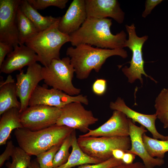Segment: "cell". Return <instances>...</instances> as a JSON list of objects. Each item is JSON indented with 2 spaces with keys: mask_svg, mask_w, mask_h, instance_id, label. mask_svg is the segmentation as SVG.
I'll return each instance as SVG.
<instances>
[{
  "mask_svg": "<svg viewBox=\"0 0 168 168\" xmlns=\"http://www.w3.org/2000/svg\"><path fill=\"white\" fill-rule=\"evenodd\" d=\"M27 168H41L37 161H32Z\"/></svg>",
  "mask_w": 168,
  "mask_h": 168,
  "instance_id": "74e56055",
  "label": "cell"
},
{
  "mask_svg": "<svg viewBox=\"0 0 168 168\" xmlns=\"http://www.w3.org/2000/svg\"><path fill=\"white\" fill-rule=\"evenodd\" d=\"M162 0H147L145 2V9L142 14V16L146 17L150 14L152 10L158 4L161 3Z\"/></svg>",
  "mask_w": 168,
  "mask_h": 168,
  "instance_id": "836d02e7",
  "label": "cell"
},
{
  "mask_svg": "<svg viewBox=\"0 0 168 168\" xmlns=\"http://www.w3.org/2000/svg\"><path fill=\"white\" fill-rule=\"evenodd\" d=\"M135 155L125 152L122 159L124 163L129 164L133 163L135 158Z\"/></svg>",
  "mask_w": 168,
  "mask_h": 168,
  "instance_id": "d590c367",
  "label": "cell"
},
{
  "mask_svg": "<svg viewBox=\"0 0 168 168\" xmlns=\"http://www.w3.org/2000/svg\"><path fill=\"white\" fill-rule=\"evenodd\" d=\"M17 97L16 83L9 75L7 80L0 84V115L11 108H16L20 110L21 104Z\"/></svg>",
  "mask_w": 168,
  "mask_h": 168,
  "instance_id": "d6986e66",
  "label": "cell"
},
{
  "mask_svg": "<svg viewBox=\"0 0 168 168\" xmlns=\"http://www.w3.org/2000/svg\"><path fill=\"white\" fill-rule=\"evenodd\" d=\"M87 18L85 0H73L65 14L60 17L58 29L69 35L77 30Z\"/></svg>",
  "mask_w": 168,
  "mask_h": 168,
  "instance_id": "e0dca14e",
  "label": "cell"
},
{
  "mask_svg": "<svg viewBox=\"0 0 168 168\" xmlns=\"http://www.w3.org/2000/svg\"><path fill=\"white\" fill-rule=\"evenodd\" d=\"M109 106L111 110L122 112L133 123L138 122L144 127L151 133L153 138L164 141L165 136L158 133L156 127L155 121L157 117L155 113L147 114L134 110L127 106L120 97H118L114 102L111 101Z\"/></svg>",
  "mask_w": 168,
  "mask_h": 168,
  "instance_id": "ac0fdd59",
  "label": "cell"
},
{
  "mask_svg": "<svg viewBox=\"0 0 168 168\" xmlns=\"http://www.w3.org/2000/svg\"><path fill=\"white\" fill-rule=\"evenodd\" d=\"M61 113V109L43 105L28 107L20 113L21 123L24 128L32 131L41 130L56 124Z\"/></svg>",
  "mask_w": 168,
  "mask_h": 168,
  "instance_id": "ba28073f",
  "label": "cell"
},
{
  "mask_svg": "<svg viewBox=\"0 0 168 168\" xmlns=\"http://www.w3.org/2000/svg\"><path fill=\"white\" fill-rule=\"evenodd\" d=\"M125 152L119 149H115L112 151L113 156L118 160H122Z\"/></svg>",
  "mask_w": 168,
  "mask_h": 168,
  "instance_id": "8d00e7d4",
  "label": "cell"
},
{
  "mask_svg": "<svg viewBox=\"0 0 168 168\" xmlns=\"http://www.w3.org/2000/svg\"><path fill=\"white\" fill-rule=\"evenodd\" d=\"M77 141L85 153L102 161L113 157L112 151L115 149H120L126 152L131 147L129 136L95 137L79 135Z\"/></svg>",
  "mask_w": 168,
  "mask_h": 168,
  "instance_id": "8992f818",
  "label": "cell"
},
{
  "mask_svg": "<svg viewBox=\"0 0 168 168\" xmlns=\"http://www.w3.org/2000/svg\"><path fill=\"white\" fill-rule=\"evenodd\" d=\"M164 141H168V136H165Z\"/></svg>",
  "mask_w": 168,
  "mask_h": 168,
  "instance_id": "f35d334b",
  "label": "cell"
},
{
  "mask_svg": "<svg viewBox=\"0 0 168 168\" xmlns=\"http://www.w3.org/2000/svg\"><path fill=\"white\" fill-rule=\"evenodd\" d=\"M154 107L158 119L164 128H168V88H164L156 98Z\"/></svg>",
  "mask_w": 168,
  "mask_h": 168,
  "instance_id": "d4e9b609",
  "label": "cell"
},
{
  "mask_svg": "<svg viewBox=\"0 0 168 168\" xmlns=\"http://www.w3.org/2000/svg\"><path fill=\"white\" fill-rule=\"evenodd\" d=\"M98 120L91 111L86 110L81 102H76L69 103L61 108V113L56 124L86 133L88 132L89 126Z\"/></svg>",
  "mask_w": 168,
  "mask_h": 168,
  "instance_id": "9c48e42d",
  "label": "cell"
},
{
  "mask_svg": "<svg viewBox=\"0 0 168 168\" xmlns=\"http://www.w3.org/2000/svg\"><path fill=\"white\" fill-rule=\"evenodd\" d=\"M124 163L122 160L117 159L114 157L99 163L96 164H86L82 165L77 168H110Z\"/></svg>",
  "mask_w": 168,
  "mask_h": 168,
  "instance_id": "f546056e",
  "label": "cell"
},
{
  "mask_svg": "<svg viewBox=\"0 0 168 168\" xmlns=\"http://www.w3.org/2000/svg\"><path fill=\"white\" fill-rule=\"evenodd\" d=\"M87 18L110 17L119 24L124 21L125 13L117 0H85Z\"/></svg>",
  "mask_w": 168,
  "mask_h": 168,
  "instance_id": "2e32d148",
  "label": "cell"
},
{
  "mask_svg": "<svg viewBox=\"0 0 168 168\" xmlns=\"http://www.w3.org/2000/svg\"><path fill=\"white\" fill-rule=\"evenodd\" d=\"M16 21L19 45L24 44L39 32L33 23L22 12L19 7L17 11Z\"/></svg>",
  "mask_w": 168,
  "mask_h": 168,
  "instance_id": "603a6c76",
  "label": "cell"
},
{
  "mask_svg": "<svg viewBox=\"0 0 168 168\" xmlns=\"http://www.w3.org/2000/svg\"><path fill=\"white\" fill-rule=\"evenodd\" d=\"M23 128L21 123L19 109L11 108L3 113L0 120V146L6 143L13 130Z\"/></svg>",
  "mask_w": 168,
  "mask_h": 168,
  "instance_id": "ffe728a7",
  "label": "cell"
},
{
  "mask_svg": "<svg viewBox=\"0 0 168 168\" xmlns=\"http://www.w3.org/2000/svg\"><path fill=\"white\" fill-rule=\"evenodd\" d=\"M129 137L131 143L130 149L126 152L133 153L139 157L146 168H154L161 166L165 163L163 159L152 157L147 152L142 140V135L147 130L141 125H136L132 120L128 119Z\"/></svg>",
  "mask_w": 168,
  "mask_h": 168,
  "instance_id": "5bb4252c",
  "label": "cell"
},
{
  "mask_svg": "<svg viewBox=\"0 0 168 168\" xmlns=\"http://www.w3.org/2000/svg\"><path fill=\"white\" fill-rule=\"evenodd\" d=\"M72 138L73 131L64 140L55 154L53 161L54 168L59 167L67 161L70 154L69 152V149L72 145Z\"/></svg>",
  "mask_w": 168,
  "mask_h": 168,
  "instance_id": "4316f807",
  "label": "cell"
},
{
  "mask_svg": "<svg viewBox=\"0 0 168 168\" xmlns=\"http://www.w3.org/2000/svg\"><path fill=\"white\" fill-rule=\"evenodd\" d=\"M82 137H126L129 136L128 119L122 112L114 110L110 118L97 128L89 129Z\"/></svg>",
  "mask_w": 168,
  "mask_h": 168,
  "instance_id": "4fadbf2b",
  "label": "cell"
},
{
  "mask_svg": "<svg viewBox=\"0 0 168 168\" xmlns=\"http://www.w3.org/2000/svg\"><path fill=\"white\" fill-rule=\"evenodd\" d=\"M110 168H146L143 163L138 161L131 164L123 163Z\"/></svg>",
  "mask_w": 168,
  "mask_h": 168,
  "instance_id": "e575fe53",
  "label": "cell"
},
{
  "mask_svg": "<svg viewBox=\"0 0 168 168\" xmlns=\"http://www.w3.org/2000/svg\"><path fill=\"white\" fill-rule=\"evenodd\" d=\"M72 151L67 161L63 165L56 168H71L86 164H96L102 162L85 153L79 146L75 129L73 131Z\"/></svg>",
  "mask_w": 168,
  "mask_h": 168,
  "instance_id": "7402d4cb",
  "label": "cell"
},
{
  "mask_svg": "<svg viewBox=\"0 0 168 168\" xmlns=\"http://www.w3.org/2000/svg\"><path fill=\"white\" fill-rule=\"evenodd\" d=\"M128 34V39L125 44V47L128 48L132 51V57L129 62V67L125 66L122 68V71L127 77L128 82L132 83L137 79L142 84V75L149 77L156 83L157 82L152 77L147 75L144 68V61L143 58L142 49L143 44L148 38V36L145 35L141 37L137 35L135 24L132 23L129 26H125Z\"/></svg>",
  "mask_w": 168,
  "mask_h": 168,
  "instance_id": "52a82bcc",
  "label": "cell"
},
{
  "mask_svg": "<svg viewBox=\"0 0 168 168\" xmlns=\"http://www.w3.org/2000/svg\"><path fill=\"white\" fill-rule=\"evenodd\" d=\"M66 54L70 58L76 77L79 80L88 78L93 70L99 72L106 60L110 57L118 56L125 58L128 56L127 51L124 49H103L87 44L69 47L67 49Z\"/></svg>",
  "mask_w": 168,
  "mask_h": 168,
  "instance_id": "7a4b0ae2",
  "label": "cell"
},
{
  "mask_svg": "<svg viewBox=\"0 0 168 168\" xmlns=\"http://www.w3.org/2000/svg\"><path fill=\"white\" fill-rule=\"evenodd\" d=\"M41 73L47 85L72 96L81 93V89L75 87L72 83L75 70L69 57L53 60L47 66L42 67Z\"/></svg>",
  "mask_w": 168,
  "mask_h": 168,
  "instance_id": "5b68a950",
  "label": "cell"
},
{
  "mask_svg": "<svg viewBox=\"0 0 168 168\" xmlns=\"http://www.w3.org/2000/svg\"><path fill=\"white\" fill-rule=\"evenodd\" d=\"M76 102L85 105L89 104L86 96H72L61 91L52 88L48 89L38 85L30 99L28 105H43L61 109L69 103Z\"/></svg>",
  "mask_w": 168,
  "mask_h": 168,
  "instance_id": "30bf717a",
  "label": "cell"
},
{
  "mask_svg": "<svg viewBox=\"0 0 168 168\" xmlns=\"http://www.w3.org/2000/svg\"><path fill=\"white\" fill-rule=\"evenodd\" d=\"M35 9H44L50 6H55L61 9L64 8L68 0H27Z\"/></svg>",
  "mask_w": 168,
  "mask_h": 168,
  "instance_id": "f1b7e54d",
  "label": "cell"
},
{
  "mask_svg": "<svg viewBox=\"0 0 168 168\" xmlns=\"http://www.w3.org/2000/svg\"><path fill=\"white\" fill-rule=\"evenodd\" d=\"M13 47L11 45L0 42V66L5 60L6 55L13 50Z\"/></svg>",
  "mask_w": 168,
  "mask_h": 168,
  "instance_id": "d6a6232c",
  "label": "cell"
},
{
  "mask_svg": "<svg viewBox=\"0 0 168 168\" xmlns=\"http://www.w3.org/2000/svg\"><path fill=\"white\" fill-rule=\"evenodd\" d=\"M107 89V81L103 79L96 80L92 86V90L93 93L98 95L101 96L105 94Z\"/></svg>",
  "mask_w": 168,
  "mask_h": 168,
  "instance_id": "4dcf8cb0",
  "label": "cell"
},
{
  "mask_svg": "<svg viewBox=\"0 0 168 168\" xmlns=\"http://www.w3.org/2000/svg\"><path fill=\"white\" fill-rule=\"evenodd\" d=\"M39 62L38 55L31 48L24 44L18 45L8 54L0 66V72L10 74L16 70L20 71L26 66Z\"/></svg>",
  "mask_w": 168,
  "mask_h": 168,
  "instance_id": "9a60e30c",
  "label": "cell"
},
{
  "mask_svg": "<svg viewBox=\"0 0 168 168\" xmlns=\"http://www.w3.org/2000/svg\"><path fill=\"white\" fill-rule=\"evenodd\" d=\"M73 129L55 124L36 131L24 128H17L14 134L21 148L29 156H37L53 146L61 145Z\"/></svg>",
  "mask_w": 168,
  "mask_h": 168,
  "instance_id": "3957f363",
  "label": "cell"
},
{
  "mask_svg": "<svg viewBox=\"0 0 168 168\" xmlns=\"http://www.w3.org/2000/svg\"><path fill=\"white\" fill-rule=\"evenodd\" d=\"M112 25L110 19L87 18L77 30L69 35V42L75 47L87 44L103 49H123L126 34L122 30L113 34L110 29Z\"/></svg>",
  "mask_w": 168,
  "mask_h": 168,
  "instance_id": "6da1fadb",
  "label": "cell"
},
{
  "mask_svg": "<svg viewBox=\"0 0 168 168\" xmlns=\"http://www.w3.org/2000/svg\"><path fill=\"white\" fill-rule=\"evenodd\" d=\"M19 8L35 26L39 32L44 30L55 22L59 17L44 16L33 8L27 0H21Z\"/></svg>",
  "mask_w": 168,
  "mask_h": 168,
  "instance_id": "44dd1931",
  "label": "cell"
},
{
  "mask_svg": "<svg viewBox=\"0 0 168 168\" xmlns=\"http://www.w3.org/2000/svg\"><path fill=\"white\" fill-rule=\"evenodd\" d=\"M61 145L53 146L36 156V160L41 168H54L53 161L54 157Z\"/></svg>",
  "mask_w": 168,
  "mask_h": 168,
  "instance_id": "83f0119b",
  "label": "cell"
},
{
  "mask_svg": "<svg viewBox=\"0 0 168 168\" xmlns=\"http://www.w3.org/2000/svg\"><path fill=\"white\" fill-rule=\"evenodd\" d=\"M21 0H0V42L19 45L16 21Z\"/></svg>",
  "mask_w": 168,
  "mask_h": 168,
  "instance_id": "8fae6325",
  "label": "cell"
},
{
  "mask_svg": "<svg viewBox=\"0 0 168 168\" xmlns=\"http://www.w3.org/2000/svg\"><path fill=\"white\" fill-rule=\"evenodd\" d=\"M42 68L36 62L28 66L26 73L22 70L16 75L17 94L21 104L20 113L28 107L29 101L33 93L39 82L43 80Z\"/></svg>",
  "mask_w": 168,
  "mask_h": 168,
  "instance_id": "7c38bea8",
  "label": "cell"
},
{
  "mask_svg": "<svg viewBox=\"0 0 168 168\" xmlns=\"http://www.w3.org/2000/svg\"><path fill=\"white\" fill-rule=\"evenodd\" d=\"M142 140L146 149L152 157L163 159L168 152V141L159 140L150 137L144 133Z\"/></svg>",
  "mask_w": 168,
  "mask_h": 168,
  "instance_id": "cb8c5ba5",
  "label": "cell"
},
{
  "mask_svg": "<svg viewBox=\"0 0 168 168\" xmlns=\"http://www.w3.org/2000/svg\"><path fill=\"white\" fill-rule=\"evenodd\" d=\"M60 18L59 17L50 26L39 32L25 43L38 55L39 62L44 67L48 66L54 59H60L61 48L69 42V35L62 33L58 29Z\"/></svg>",
  "mask_w": 168,
  "mask_h": 168,
  "instance_id": "277c9868",
  "label": "cell"
},
{
  "mask_svg": "<svg viewBox=\"0 0 168 168\" xmlns=\"http://www.w3.org/2000/svg\"><path fill=\"white\" fill-rule=\"evenodd\" d=\"M15 147L12 140L8 141L5 150L0 156V167L3 166L6 160H8L10 156H12Z\"/></svg>",
  "mask_w": 168,
  "mask_h": 168,
  "instance_id": "1f68e13d",
  "label": "cell"
},
{
  "mask_svg": "<svg viewBox=\"0 0 168 168\" xmlns=\"http://www.w3.org/2000/svg\"><path fill=\"white\" fill-rule=\"evenodd\" d=\"M30 156L19 147H15L12 156V162H7V168H27L31 162Z\"/></svg>",
  "mask_w": 168,
  "mask_h": 168,
  "instance_id": "484cf974",
  "label": "cell"
}]
</instances>
